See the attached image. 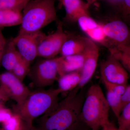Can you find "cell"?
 Masks as SVG:
<instances>
[{
  "label": "cell",
  "instance_id": "obj_1",
  "mask_svg": "<svg viewBox=\"0 0 130 130\" xmlns=\"http://www.w3.org/2000/svg\"><path fill=\"white\" fill-rule=\"evenodd\" d=\"M86 91L78 86L69 92L53 110L38 120L37 130H85L80 115Z\"/></svg>",
  "mask_w": 130,
  "mask_h": 130
},
{
  "label": "cell",
  "instance_id": "obj_2",
  "mask_svg": "<svg viewBox=\"0 0 130 130\" xmlns=\"http://www.w3.org/2000/svg\"><path fill=\"white\" fill-rule=\"evenodd\" d=\"M59 88L47 90L40 88L31 91L22 105L13 107V112L22 120L33 122L35 119L48 113L55 108L59 102Z\"/></svg>",
  "mask_w": 130,
  "mask_h": 130
},
{
  "label": "cell",
  "instance_id": "obj_3",
  "mask_svg": "<svg viewBox=\"0 0 130 130\" xmlns=\"http://www.w3.org/2000/svg\"><path fill=\"white\" fill-rule=\"evenodd\" d=\"M110 109L99 85H91L86 91L80 119L91 130H99L109 123Z\"/></svg>",
  "mask_w": 130,
  "mask_h": 130
},
{
  "label": "cell",
  "instance_id": "obj_4",
  "mask_svg": "<svg viewBox=\"0 0 130 130\" xmlns=\"http://www.w3.org/2000/svg\"><path fill=\"white\" fill-rule=\"evenodd\" d=\"M56 0H31L22 10L19 32H34L41 29L58 19Z\"/></svg>",
  "mask_w": 130,
  "mask_h": 130
},
{
  "label": "cell",
  "instance_id": "obj_5",
  "mask_svg": "<svg viewBox=\"0 0 130 130\" xmlns=\"http://www.w3.org/2000/svg\"><path fill=\"white\" fill-rule=\"evenodd\" d=\"M61 56L38 61L28 74L35 86L38 88L50 86L59 77V66Z\"/></svg>",
  "mask_w": 130,
  "mask_h": 130
},
{
  "label": "cell",
  "instance_id": "obj_6",
  "mask_svg": "<svg viewBox=\"0 0 130 130\" xmlns=\"http://www.w3.org/2000/svg\"><path fill=\"white\" fill-rule=\"evenodd\" d=\"M46 36L41 30L34 32H19L13 40L21 56L30 63L37 56L38 46Z\"/></svg>",
  "mask_w": 130,
  "mask_h": 130
},
{
  "label": "cell",
  "instance_id": "obj_7",
  "mask_svg": "<svg viewBox=\"0 0 130 130\" xmlns=\"http://www.w3.org/2000/svg\"><path fill=\"white\" fill-rule=\"evenodd\" d=\"M103 26L106 36L103 46L108 49L113 47L130 46V31L125 23L114 20L103 24Z\"/></svg>",
  "mask_w": 130,
  "mask_h": 130
},
{
  "label": "cell",
  "instance_id": "obj_8",
  "mask_svg": "<svg viewBox=\"0 0 130 130\" xmlns=\"http://www.w3.org/2000/svg\"><path fill=\"white\" fill-rule=\"evenodd\" d=\"M100 72L102 82L119 85H127L129 78L127 71L120 61L111 55L101 63Z\"/></svg>",
  "mask_w": 130,
  "mask_h": 130
},
{
  "label": "cell",
  "instance_id": "obj_9",
  "mask_svg": "<svg viewBox=\"0 0 130 130\" xmlns=\"http://www.w3.org/2000/svg\"><path fill=\"white\" fill-rule=\"evenodd\" d=\"M68 36L63 30L62 23L58 22L56 30L46 36L40 43L37 50V56L46 59L55 58L60 53L63 43Z\"/></svg>",
  "mask_w": 130,
  "mask_h": 130
},
{
  "label": "cell",
  "instance_id": "obj_10",
  "mask_svg": "<svg viewBox=\"0 0 130 130\" xmlns=\"http://www.w3.org/2000/svg\"><path fill=\"white\" fill-rule=\"evenodd\" d=\"M0 88L9 99L16 101L17 106L22 105L31 92L22 81L9 71L0 74Z\"/></svg>",
  "mask_w": 130,
  "mask_h": 130
},
{
  "label": "cell",
  "instance_id": "obj_11",
  "mask_svg": "<svg viewBox=\"0 0 130 130\" xmlns=\"http://www.w3.org/2000/svg\"><path fill=\"white\" fill-rule=\"evenodd\" d=\"M84 53V61L81 70V80L78 86L79 89L84 87L93 76L99 58L98 47L95 42L89 38L86 37Z\"/></svg>",
  "mask_w": 130,
  "mask_h": 130
},
{
  "label": "cell",
  "instance_id": "obj_12",
  "mask_svg": "<svg viewBox=\"0 0 130 130\" xmlns=\"http://www.w3.org/2000/svg\"><path fill=\"white\" fill-rule=\"evenodd\" d=\"M61 5L64 7L65 19L68 21L77 22L81 17L89 15V6L82 0H62Z\"/></svg>",
  "mask_w": 130,
  "mask_h": 130
},
{
  "label": "cell",
  "instance_id": "obj_13",
  "mask_svg": "<svg viewBox=\"0 0 130 130\" xmlns=\"http://www.w3.org/2000/svg\"><path fill=\"white\" fill-rule=\"evenodd\" d=\"M107 90L106 99L117 119L121 112L120 98L121 95L124 92L126 85H119L103 82Z\"/></svg>",
  "mask_w": 130,
  "mask_h": 130
},
{
  "label": "cell",
  "instance_id": "obj_14",
  "mask_svg": "<svg viewBox=\"0 0 130 130\" xmlns=\"http://www.w3.org/2000/svg\"><path fill=\"white\" fill-rule=\"evenodd\" d=\"M84 59V50L81 53L74 55L61 56L59 66V77L68 73L81 71Z\"/></svg>",
  "mask_w": 130,
  "mask_h": 130
},
{
  "label": "cell",
  "instance_id": "obj_15",
  "mask_svg": "<svg viewBox=\"0 0 130 130\" xmlns=\"http://www.w3.org/2000/svg\"><path fill=\"white\" fill-rule=\"evenodd\" d=\"M22 58L12 38L7 43L1 63L8 71L11 72L15 65Z\"/></svg>",
  "mask_w": 130,
  "mask_h": 130
},
{
  "label": "cell",
  "instance_id": "obj_16",
  "mask_svg": "<svg viewBox=\"0 0 130 130\" xmlns=\"http://www.w3.org/2000/svg\"><path fill=\"white\" fill-rule=\"evenodd\" d=\"M86 43V37H68L63 43L60 54L61 56H66L81 53L84 50Z\"/></svg>",
  "mask_w": 130,
  "mask_h": 130
},
{
  "label": "cell",
  "instance_id": "obj_17",
  "mask_svg": "<svg viewBox=\"0 0 130 130\" xmlns=\"http://www.w3.org/2000/svg\"><path fill=\"white\" fill-rule=\"evenodd\" d=\"M81 80V71L66 73L59 77L58 88L61 93L70 92L79 85Z\"/></svg>",
  "mask_w": 130,
  "mask_h": 130
},
{
  "label": "cell",
  "instance_id": "obj_18",
  "mask_svg": "<svg viewBox=\"0 0 130 130\" xmlns=\"http://www.w3.org/2000/svg\"><path fill=\"white\" fill-rule=\"evenodd\" d=\"M22 12L9 9H0V28L21 25Z\"/></svg>",
  "mask_w": 130,
  "mask_h": 130
},
{
  "label": "cell",
  "instance_id": "obj_19",
  "mask_svg": "<svg viewBox=\"0 0 130 130\" xmlns=\"http://www.w3.org/2000/svg\"><path fill=\"white\" fill-rule=\"evenodd\" d=\"M30 63L22 57L14 66L11 72L22 82L29 71Z\"/></svg>",
  "mask_w": 130,
  "mask_h": 130
},
{
  "label": "cell",
  "instance_id": "obj_20",
  "mask_svg": "<svg viewBox=\"0 0 130 130\" xmlns=\"http://www.w3.org/2000/svg\"><path fill=\"white\" fill-rule=\"evenodd\" d=\"M31 0H0V9H9L21 12Z\"/></svg>",
  "mask_w": 130,
  "mask_h": 130
},
{
  "label": "cell",
  "instance_id": "obj_21",
  "mask_svg": "<svg viewBox=\"0 0 130 130\" xmlns=\"http://www.w3.org/2000/svg\"><path fill=\"white\" fill-rule=\"evenodd\" d=\"M117 120V130H130V103L123 108Z\"/></svg>",
  "mask_w": 130,
  "mask_h": 130
},
{
  "label": "cell",
  "instance_id": "obj_22",
  "mask_svg": "<svg viewBox=\"0 0 130 130\" xmlns=\"http://www.w3.org/2000/svg\"><path fill=\"white\" fill-rule=\"evenodd\" d=\"M86 35L90 40L94 42L99 43L104 45L106 40V36L103 29V24L100 23L99 25L87 32Z\"/></svg>",
  "mask_w": 130,
  "mask_h": 130
},
{
  "label": "cell",
  "instance_id": "obj_23",
  "mask_svg": "<svg viewBox=\"0 0 130 130\" xmlns=\"http://www.w3.org/2000/svg\"><path fill=\"white\" fill-rule=\"evenodd\" d=\"M77 22L81 30L85 34L97 27L100 24L94 20L90 15L81 17Z\"/></svg>",
  "mask_w": 130,
  "mask_h": 130
},
{
  "label": "cell",
  "instance_id": "obj_24",
  "mask_svg": "<svg viewBox=\"0 0 130 130\" xmlns=\"http://www.w3.org/2000/svg\"><path fill=\"white\" fill-rule=\"evenodd\" d=\"M22 121L18 115L13 113L9 119L3 123V128L5 130H20Z\"/></svg>",
  "mask_w": 130,
  "mask_h": 130
},
{
  "label": "cell",
  "instance_id": "obj_25",
  "mask_svg": "<svg viewBox=\"0 0 130 130\" xmlns=\"http://www.w3.org/2000/svg\"><path fill=\"white\" fill-rule=\"evenodd\" d=\"M115 8L123 18L128 20L130 15V0H120Z\"/></svg>",
  "mask_w": 130,
  "mask_h": 130
},
{
  "label": "cell",
  "instance_id": "obj_26",
  "mask_svg": "<svg viewBox=\"0 0 130 130\" xmlns=\"http://www.w3.org/2000/svg\"><path fill=\"white\" fill-rule=\"evenodd\" d=\"M121 111L123 108L130 103V85H127L120 98Z\"/></svg>",
  "mask_w": 130,
  "mask_h": 130
},
{
  "label": "cell",
  "instance_id": "obj_27",
  "mask_svg": "<svg viewBox=\"0 0 130 130\" xmlns=\"http://www.w3.org/2000/svg\"><path fill=\"white\" fill-rule=\"evenodd\" d=\"M13 112L5 106L0 108V123H4L11 117Z\"/></svg>",
  "mask_w": 130,
  "mask_h": 130
},
{
  "label": "cell",
  "instance_id": "obj_28",
  "mask_svg": "<svg viewBox=\"0 0 130 130\" xmlns=\"http://www.w3.org/2000/svg\"><path fill=\"white\" fill-rule=\"evenodd\" d=\"M7 43V41L3 34L1 28H0V63L5 51Z\"/></svg>",
  "mask_w": 130,
  "mask_h": 130
},
{
  "label": "cell",
  "instance_id": "obj_29",
  "mask_svg": "<svg viewBox=\"0 0 130 130\" xmlns=\"http://www.w3.org/2000/svg\"><path fill=\"white\" fill-rule=\"evenodd\" d=\"M22 121V125L20 130H37L36 127L33 125L32 122Z\"/></svg>",
  "mask_w": 130,
  "mask_h": 130
},
{
  "label": "cell",
  "instance_id": "obj_30",
  "mask_svg": "<svg viewBox=\"0 0 130 130\" xmlns=\"http://www.w3.org/2000/svg\"><path fill=\"white\" fill-rule=\"evenodd\" d=\"M102 130H117V128L112 122L109 121L103 126Z\"/></svg>",
  "mask_w": 130,
  "mask_h": 130
},
{
  "label": "cell",
  "instance_id": "obj_31",
  "mask_svg": "<svg viewBox=\"0 0 130 130\" xmlns=\"http://www.w3.org/2000/svg\"><path fill=\"white\" fill-rule=\"evenodd\" d=\"M9 99H10L7 94L1 88H0V102L5 103Z\"/></svg>",
  "mask_w": 130,
  "mask_h": 130
},
{
  "label": "cell",
  "instance_id": "obj_32",
  "mask_svg": "<svg viewBox=\"0 0 130 130\" xmlns=\"http://www.w3.org/2000/svg\"><path fill=\"white\" fill-rule=\"evenodd\" d=\"M85 1H86V3L89 7L91 5L96 2V0H85Z\"/></svg>",
  "mask_w": 130,
  "mask_h": 130
},
{
  "label": "cell",
  "instance_id": "obj_33",
  "mask_svg": "<svg viewBox=\"0 0 130 130\" xmlns=\"http://www.w3.org/2000/svg\"><path fill=\"white\" fill-rule=\"evenodd\" d=\"M5 103L0 102V108L2 107L5 106Z\"/></svg>",
  "mask_w": 130,
  "mask_h": 130
},
{
  "label": "cell",
  "instance_id": "obj_34",
  "mask_svg": "<svg viewBox=\"0 0 130 130\" xmlns=\"http://www.w3.org/2000/svg\"><path fill=\"white\" fill-rule=\"evenodd\" d=\"M56 1H59V2L60 3V5L61 4V3L62 2V0H56Z\"/></svg>",
  "mask_w": 130,
  "mask_h": 130
},
{
  "label": "cell",
  "instance_id": "obj_35",
  "mask_svg": "<svg viewBox=\"0 0 130 130\" xmlns=\"http://www.w3.org/2000/svg\"><path fill=\"white\" fill-rule=\"evenodd\" d=\"M0 130H2L1 128H0Z\"/></svg>",
  "mask_w": 130,
  "mask_h": 130
},
{
  "label": "cell",
  "instance_id": "obj_36",
  "mask_svg": "<svg viewBox=\"0 0 130 130\" xmlns=\"http://www.w3.org/2000/svg\"><path fill=\"white\" fill-rule=\"evenodd\" d=\"M98 1V0H96V1Z\"/></svg>",
  "mask_w": 130,
  "mask_h": 130
},
{
  "label": "cell",
  "instance_id": "obj_37",
  "mask_svg": "<svg viewBox=\"0 0 130 130\" xmlns=\"http://www.w3.org/2000/svg\"></svg>",
  "mask_w": 130,
  "mask_h": 130
}]
</instances>
